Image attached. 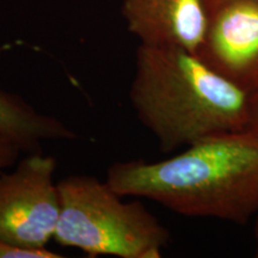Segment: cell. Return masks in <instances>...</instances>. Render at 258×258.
<instances>
[{
  "label": "cell",
  "mask_w": 258,
  "mask_h": 258,
  "mask_svg": "<svg viewBox=\"0 0 258 258\" xmlns=\"http://www.w3.org/2000/svg\"><path fill=\"white\" fill-rule=\"evenodd\" d=\"M22 150L15 143L0 134V172H3L6 167L14 166L18 161Z\"/></svg>",
  "instance_id": "9"
},
{
  "label": "cell",
  "mask_w": 258,
  "mask_h": 258,
  "mask_svg": "<svg viewBox=\"0 0 258 258\" xmlns=\"http://www.w3.org/2000/svg\"><path fill=\"white\" fill-rule=\"evenodd\" d=\"M129 98L163 153L250 122L249 93L177 47H138Z\"/></svg>",
  "instance_id": "2"
},
{
  "label": "cell",
  "mask_w": 258,
  "mask_h": 258,
  "mask_svg": "<svg viewBox=\"0 0 258 258\" xmlns=\"http://www.w3.org/2000/svg\"><path fill=\"white\" fill-rule=\"evenodd\" d=\"M222 2H224V0H205V4H206V8H207V11L209 12L213 8H215V6L219 5Z\"/></svg>",
  "instance_id": "11"
},
{
  "label": "cell",
  "mask_w": 258,
  "mask_h": 258,
  "mask_svg": "<svg viewBox=\"0 0 258 258\" xmlns=\"http://www.w3.org/2000/svg\"><path fill=\"white\" fill-rule=\"evenodd\" d=\"M105 180L123 198L152 200L184 217L244 225L258 212V134L226 132L165 160L118 161L108 167Z\"/></svg>",
  "instance_id": "1"
},
{
  "label": "cell",
  "mask_w": 258,
  "mask_h": 258,
  "mask_svg": "<svg viewBox=\"0 0 258 258\" xmlns=\"http://www.w3.org/2000/svg\"><path fill=\"white\" fill-rule=\"evenodd\" d=\"M200 59L251 96L258 91V2L224 0L208 12Z\"/></svg>",
  "instance_id": "5"
},
{
  "label": "cell",
  "mask_w": 258,
  "mask_h": 258,
  "mask_svg": "<svg viewBox=\"0 0 258 258\" xmlns=\"http://www.w3.org/2000/svg\"><path fill=\"white\" fill-rule=\"evenodd\" d=\"M247 129L258 134V91L250 96V122Z\"/></svg>",
  "instance_id": "10"
},
{
  "label": "cell",
  "mask_w": 258,
  "mask_h": 258,
  "mask_svg": "<svg viewBox=\"0 0 258 258\" xmlns=\"http://www.w3.org/2000/svg\"><path fill=\"white\" fill-rule=\"evenodd\" d=\"M0 134L24 153L42 152L43 141L76 140L72 128L54 116L42 114L15 93L0 90Z\"/></svg>",
  "instance_id": "7"
},
{
  "label": "cell",
  "mask_w": 258,
  "mask_h": 258,
  "mask_svg": "<svg viewBox=\"0 0 258 258\" xmlns=\"http://www.w3.org/2000/svg\"><path fill=\"white\" fill-rule=\"evenodd\" d=\"M61 211L54 240L89 257L160 258L170 244L165 226L139 201L95 176L71 175L57 182Z\"/></svg>",
  "instance_id": "3"
},
{
  "label": "cell",
  "mask_w": 258,
  "mask_h": 258,
  "mask_svg": "<svg viewBox=\"0 0 258 258\" xmlns=\"http://www.w3.org/2000/svg\"><path fill=\"white\" fill-rule=\"evenodd\" d=\"M55 171V158L36 152L0 172V239L30 249L54 239L61 211Z\"/></svg>",
  "instance_id": "4"
},
{
  "label": "cell",
  "mask_w": 258,
  "mask_h": 258,
  "mask_svg": "<svg viewBox=\"0 0 258 258\" xmlns=\"http://www.w3.org/2000/svg\"><path fill=\"white\" fill-rule=\"evenodd\" d=\"M62 254H57L48 247L44 249H30L10 241L0 239V258H62Z\"/></svg>",
  "instance_id": "8"
},
{
  "label": "cell",
  "mask_w": 258,
  "mask_h": 258,
  "mask_svg": "<svg viewBox=\"0 0 258 258\" xmlns=\"http://www.w3.org/2000/svg\"><path fill=\"white\" fill-rule=\"evenodd\" d=\"M257 214H258V212H257ZM254 234H256V245H257L256 256L258 257V219H257V222H256V232H254Z\"/></svg>",
  "instance_id": "12"
},
{
  "label": "cell",
  "mask_w": 258,
  "mask_h": 258,
  "mask_svg": "<svg viewBox=\"0 0 258 258\" xmlns=\"http://www.w3.org/2000/svg\"><path fill=\"white\" fill-rule=\"evenodd\" d=\"M128 31L140 44L198 53L208 24L205 0H121Z\"/></svg>",
  "instance_id": "6"
}]
</instances>
